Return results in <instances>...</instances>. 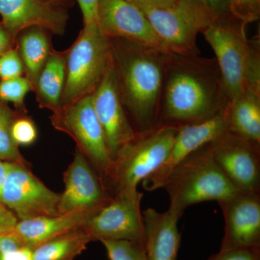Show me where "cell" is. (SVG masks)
I'll return each instance as SVG.
<instances>
[{
  "label": "cell",
  "instance_id": "6da1fadb",
  "mask_svg": "<svg viewBox=\"0 0 260 260\" xmlns=\"http://www.w3.org/2000/svg\"><path fill=\"white\" fill-rule=\"evenodd\" d=\"M229 102L215 58L168 54L159 126L179 128L209 120L223 112Z\"/></svg>",
  "mask_w": 260,
  "mask_h": 260
},
{
  "label": "cell",
  "instance_id": "7a4b0ae2",
  "mask_svg": "<svg viewBox=\"0 0 260 260\" xmlns=\"http://www.w3.org/2000/svg\"><path fill=\"white\" fill-rule=\"evenodd\" d=\"M121 102L135 133L159 126L164 70L169 52L109 39Z\"/></svg>",
  "mask_w": 260,
  "mask_h": 260
},
{
  "label": "cell",
  "instance_id": "3957f363",
  "mask_svg": "<svg viewBox=\"0 0 260 260\" xmlns=\"http://www.w3.org/2000/svg\"><path fill=\"white\" fill-rule=\"evenodd\" d=\"M246 24L218 15L202 31L215 54L229 101L245 91L260 93V37L247 38Z\"/></svg>",
  "mask_w": 260,
  "mask_h": 260
},
{
  "label": "cell",
  "instance_id": "277c9868",
  "mask_svg": "<svg viewBox=\"0 0 260 260\" xmlns=\"http://www.w3.org/2000/svg\"><path fill=\"white\" fill-rule=\"evenodd\" d=\"M170 199L169 210L181 218L197 203L220 201L237 192L213 160L207 145L181 160L171 171L164 187Z\"/></svg>",
  "mask_w": 260,
  "mask_h": 260
},
{
  "label": "cell",
  "instance_id": "5b68a950",
  "mask_svg": "<svg viewBox=\"0 0 260 260\" xmlns=\"http://www.w3.org/2000/svg\"><path fill=\"white\" fill-rule=\"evenodd\" d=\"M178 128L158 126L135 133L113 160L108 188L113 195L124 189H137L138 184L165 161Z\"/></svg>",
  "mask_w": 260,
  "mask_h": 260
},
{
  "label": "cell",
  "instance_id": "8992f818",
  "mask_svg": "<svg viewBox=\"0 0 260 260\" xmlns=\"http://www.w3.org/2000/svg\"><path fill=\"white\" fill-rule=\"evenodd\" d=\"M111 63L109 39L103 37L98 27H83L68 49L66 80L61 107L92 95Z\"/></svg>",
  "mask_w": 260,
  "mask_h": 260
},
{
  "label": "cell",
  "instance_id": "52a82bcc",
  "mask_svg": "<svg viewBox=\"0 0 260 260\" xmlns=\"http://www.w3.org/2000/svg\"><path fill=\"white\" fill-rule=\"evenodd\" d=\"M51 124L69 135L108 188L113 160L94 110L92 95L62 106L53 112ZM109 189V188H108Z\"/></svg>",
  "mask_w": 260,
  "mask_h": 260
},
{
  "label": "cell",
  "instance_id": "ba28073f",
  "mask_svg": "<svg viewBox=\"0 0 260 260\" xmlns=\"http://www.w3.org/2000/svg\"><path fill=\"white\" fill-rule=\"evenodd\" d=\"M169 53L200 54L197 37L218 16L195 0H179L167 8H138Z\"/></svg>",
  "mask_w": 260,
  "mask_h": 260
},
{
  "label": "cell",
  "instance_id": "9c48e42d",
  "mask_svg": "<svg viewBox=\"0 0 260 260\" xmlns=\"http://www.w3.org/2000/svg\"><path fill=\"white\" fill-rule=\"evenodd\" d=\"M143 193L124 189L83 225L92 241L126 240L145 245V227L141 211Z\"/></svg>",
  "mask_w": 260,
  "mask_h": 260
},
{
  "label": "cell",
  "instance_id": "30bf717a",
  "mask_svg": "<svg viewBox=\"0 0 260 260\" xmlns=\"http://www.w3.org/2000/svg\"><path fill=\"white\" fill-rule=\"evenodd\" d=\"M8 162V173L0 203L18 220L59 215L60 194L54 192L34 175L28 168Z\"/></svg>",
  "mask_w": 260,
  "mask_h": 260
},
{
  "label": "cell",
  "instance_id": "8fae6325",
  "mask_svg": "<svg viewBox=\"0 0 260 260\" xmlns=\"http://www.w3.org/2000/svg\"><path fill=\"white\" fill-rule=\"evenodd\" d=\"M207 146L236 191L260 193V145L227 131Z\"/></svg>",
  "mask_w": 260,
  "mask_h": 260
},
{
  "label": "cell",
  "instance_id": "7c38bea8",
  "mask_svg": "<svg viewBox=\"0 0 260 260\" xmlns=\"http://www.w3.org/2000/svg\"><path fill=\"white\" fill-rule=\"evenodd\" d=\"M97 25L107 39H122L167 51L144 13L128 0H99Z\"/></svg>",
  "mask_w": 260,
  "mask_h": 260
},
{
  "label": "cell",
  "instance_id": "4fadbf2b",
  "mask_svg": "<svg viewBox=\"0 0 260 260\" xmlns=\"http://www.w3.org/2000/svg\"><path fill=\"white\" fill-rule=\"evenodd\" d=\"M64 190L59 196V214L78 210L99 211L112 199L113 194L79 149L64 173Z\"/></svg>",
  "mask_w": 260,
  "mask_h": 260
},
{
  "label": "cell",
  "instance_id": "5bb4252c",
  "mask_svg": "<svg viewBox=\"0 0 260 260\" xmlns=\"http://www.w3.org/2000/svg\"><path fill=\"white\" fill-rule=\"evenodd\" d=\"M94 110L102 126L112 160L123 147L134 138L120 93L112 60L92 94Z\"/></svg>",
  "mask_w": 260,
  "mask_h": 260
},
{
  "label": "cell",
  "instance_id": "9a60e30c",
  "mask_svg": "<svg viewBox=\"0 0 260 260\" xmlns=\"http://www.w3.org/2000/svg\"><path fill=\"white\" fill-rule=\"evenodd\" d=\"M218 203L225 220L220 250L260 248V193L237 191Z\"/></svg>",
  "mask_w": 260,
  "mask_h": 260
},
{
  "label": "cell",
  "instance_id": "2e32d148",
  "mask_svg": "<svg viewBox=\"0 0 260 260\" xmlns=\"http://www.w3.org/2000/svg\"><path fill=\"white\" fill-rule=\"evenodd\" d=\"M227 131L225 109L209 120L178 128L167 158L156 170L142 181L143 188L152 191L164 187L168 175L178 164Z\"/></svg>",
  "mask_w": 260,
  "mask_h": 260
},
{
  "label": "cell",
  "instance_id": "e0dca14e",
  "mask_svg": "<svg viewBox=\"0 0 260 260\" xmlns=\"http://www.w3.org/2000/svg\"><path fill=\"white\" fill-rule=\"evenodd\" d=\"M1 24L13 42L25 29L39 27L61 36L68 15L53 2L45 0H0Z\"/></svg>",
  "mask_w": 260,
  "mask_h": 260
},
{
  "label": "cell",
  "instance_id": "ac0fdd59",
  "mask_svg": "<svg viewBox=\"0 0 260 260\" xmlns=\"http://www.w3.org/2000/svg\"><path fill=\"white\" fill-rule=\"evenodd\" d=\"M147 260H177L181 245L179 218L171 210L160 213L153 208L143 211Z\"/></svg>",
  "mask_w": 260,
  "mask_h": 260
},
{
  "label": "cell",
  "instance_id": "d6986e66",
  "mask_svg": "<svg viewBox=\"0 0 260 260\" xmlns=\"http://www.w3.org/2000/svg\"><path fill=\"white\" fill-rule=\"evenodd\" d=\"M96 210H83L54 216H41L18 220L14 231L27 248L32 251L37 246L73 229L83 226Z\"/></svg>",
  "mask_w": 260,
  "mask_h": 260
},
{
  "label": "cell",
  "instance_id": "ffe728a7",
  "mask_svg": "<svg viewBox=\"0 0 260 260\" xmlns=\"http://www.w3.org/2000/svg\"><path fill=\"white\" fill-rule=\"evenodd\" d=\"M228 132L260 145V94L245 91L225 109Z\"/></svg>",
  "mask_w": 260,
  "mask_h": 260
},
{
  "label": "cell",
  "instance_id": "44dd1931",
  "mask_svg": "<svg viewBox=\"0 0 260 260\" xmlns=\"http://www.w3.org/2000/svg\"><path fill=\"white\" fill-rule=\"evenodd\" d=\"M48 32L49 31L45 29L32 27L20 32L15 40V45L23 62V76L31 84L34 92L38 78L54 49Z\"/></svg>",
  "mask_w": 260,
  "mask_h": 260
},
{
  "label": "cell",
  "instance_id": "7402d4cb",
  "mask_svg": "<svg viewBox=\"0 0 260 260\" xmlns=\"http://www.w3.org/2000/svg\"><path fill=\"white\" fill-rule=\"evenodd\" d=\"M68 49H53L50 56L38 78L36 99L39 107L55 112L61 107V98L66 80Z\"/></svg>",
  "mask_w": 260,
  "mask_h": 260
},
{
  "label": "cell",
  "instance_id": "603a6c76",
  "mask_svg": "<svg viewBox=\"0 0 260 260\" xmlns=\"http://www.w3.org/2000/svg\"><path fill=\"white\" fill-rule=\"evenodd\" d=\"M83 226L61 234L32 251L34 260H75L91 242Z\"/></svg>",
  "mask_w": 260,
  "mask_h": 260
},
{
  "label": "cell",
  "instance_id": "cb8c5ba5",
  "mask_svg": "<svg viewBox=\"0 0 260 260\" xmlns=\"http://www.w3.org/2000/svg\"><path fill=\"white\" fill-rule=\"evenodd\" d=\"M0 101V158L7 162H17L27 167L28 162L19 150L11 137V126L19 114Z\"/></svg>",
  "mask_w": 260,
  "mask_h": 260
},
{
  "label": "cell",
  "instance_id": "d4e9b609",
  "mask_svg": "<svg viewBox=\"0 0 260 260\" xmlns=\"http://www.w3.org/2000/svg\"><path fill=\"white\" fill-rule=\"evenodd\" d=\"M30 91L34 89L25 76L0 81V101L13 103L17 112L27 114L25 99Z\"/></svg>",
  "mask_w": 260,
  "mask_h": 260
},
{
  "label": "cell",
  "instance_id": "484cf974",
  "mask_svg": "<svg viewBox=\"0 0 260 260\" xmlns=\"http://www.w3.org/2000/svg\"><path fill=\"white\" fill-rule=\"evenodd\" d=\"M109 260H147L145 245L126 240H104Z\"/></svg>",
  "mask_w": 260,
  "mask_h": 260
},
{
  "label": "cell",
  "instance_id": "4316f807",
  "mask_svg": "<svg viewBox=\"0 0 260 260\" xmlns=\"http://www.w3.org/2000/svg\"><path fill=\"white\" fill-rule=\"evenodd\" d=\"M11 137L18 146L34 144L38 138L35 122L27 114L19 113L12 124Z\"/></svg>",
  "mask_w": 260,
  "mask_h": 260
},
{
  "label": "cell",
  "instance_id": "83f0119b",
  "mask_svg": "<svg viewBox=\"0 0 260 260\" xmlns=\"http://www.w3.org/2000/svg\"><path fill=\"white\" fill-rule=\"evenodd\" d=\"M229 12L246 25L260 17V0H227Z\"/></svg>",
  "mask_w": 260,
  "mask_h": 260
},
{
  "label": "cell",
  "instance_id": "f1b7e54d",
  "mask_svg": "<svg viewBox=\"0 0 260 260\" xmlns=\"http://www.w3.org/2000/svg\"><path fill=\"white\" fill-rule=\"evenodd\" d=\"M24 75L23 65L16 45L0 55V80L18 78Z\"/></svg>",
  "mask_w": 260,
  "mask_h": 260
},
{
  "label": "cell",
  "instance_id": "f546056e",
  "mask_svg": "<svg viewBox=\"0 0 260 260\" xmlns=\"http://www.w3.org/2000/svg\"><path fill=\"white\" fill-rule=\"evenodd\" d=\"M206 260H260V248H239L219 251Z\"/></svg>",
  "mask_w": 260,
  "mask_h": 260
},
{
  "label": "cell",
  "instance_id": "4dcf8cb0",
  "mask_svg": "<svg viewBox=\"0 0 260 260\" xmlns=\"http://www.w3.org/2000/svg\"><path fill=\"white\" fill-rule=\"evenodd\" d=\"M81 9L83 18V27H98V4L99 0H77Z\"/></svg>",
  "mask_w": 260,
  "mask_h": 260
},
{
  "label": "cell",
  "instance_id": "1f68e13d",
  "mask_svg": "<svg viewBox=\"0 0 260 260\" xmlns=\"http://www.w3.org/2000/svg\"><path fill=\"white\" fill-rule=\"evenodd\" d=\"M25 247L26 246L14 229L0 236V256Z\"/></svg>",
  "mask_w": 260,
  "mask_h": 260
},
{
  "label": "cell",
  "instance_id": "d6a6232c",
  "mask_svg": "<svg viewBox=\"0 0 260 260\" xmlns=\"http://www.w3.org/2000/svg\"><path fill=\"white\" fill-rule=\"evenodd\" d=\"M18 221L14 213L0 203V236L13 230Z\"/></svg>",
  "mask_w": 260,
  "mask_h": 260
},
{
  "label": "cell",
  "instance_id": "836d02e7",
  "mask_svg": "<svg viewBox=\"0 0 260 260\" xmlns=\"http://www.w3.org/2000/svg\"><path fill=\"white\" fill-rule=\"evenodd\" d=\"M195 1L203 5L215 14L220 15L230 13L227 0H195Z\"/></svg>",
  "mask_w": 260,
  "mask_h": 260
},
{
  "label": "cell",
  "instance_id": "e575fe53",
  "mask_svg": "<svg viewBox=\"0 0 260 260\" xmlns=\"http://www.w3.org/2000/svg\"><path fill=\"white\" fill-rule=\"evenodd\" d=\"M138 8H167L176 4L179 0H128Z\"/></svg>",
  "mask_w": 260,
  "mask_h": 260
},
{
  "label": "cell",
  "instance_id": "d590c367",
  "mask_svg": "<svg viewBox=\"0 0 260 260\" xmlns=\"http://www.w3.org/2000/svg\"><path fill=\"white\" fill-rule=\"evenodd\" d=\"M0 260H34L32 252L28 248L25 247L0 256Z\"/></svg>",
  "mask_w": 260,
  "mask_h": 260
},
{
  "label": "cell",
  "instance_id": "8d00e7d4",
  "mask_svg": "<svg viewBox=\"0 0 260 260\" xmlns=\"http://www.w3.org/2000/svg\"><path fill=\"white\" fill-rule=\"evenodd\" d=\"M15 43L0 23V55L14 47Z\"/></svg>",
  "mask_w": 260,
  "mask_h": 260
},
{
  "label": "cell",
  "instance_id": "74e56055",
  "mask_svg": "<svg viewBox=\"0 0 260 260\" xmlns=\"http://www.w3.org/2000/svg\"><path fill=\"white\" fill-rule=\"evenodd\" d=\"M7 173H8V162L3 161L0 158V199H1L2 191L6 180Z\"/></svg>",
  "mask_w": 260,
  "mask_h": 260
}]
</instances>
